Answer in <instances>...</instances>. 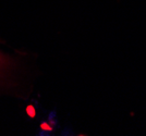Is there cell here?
<instances>
[{
	"instance_id": "6da1fadb",
	"label": "cell",
	"mask_w": 146,
	"mask_h": 136,
	"mask_svg": "<svg viewBox=\"0 0 146 136\" xmlns=\"http://www.w3.org/2000/svg\"><path fill=\"white\" fill-rule=\"evenodd\" d=\"M11 67H12L11 59L0 50V81L6 77L7 74L10 72Z\"/></svg>"
}]
</instances>
